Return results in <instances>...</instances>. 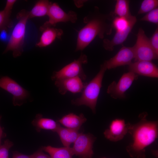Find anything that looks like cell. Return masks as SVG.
I'll return each instance as SVG.
<instances>
[{
    "label": "cell",
    "instance_id": "cell-2",
    "mask_svg": "<svg viewBox=\"0 0 158 158\" xmlns=\"http://www.w3.org/2000/svg\"><path fill=\"white\" fill-rule=\"evenodd\" d=\"M115 17L111 13L109 16L97 14L90 20H86V24L78 32L75 51L84 49L97 36L101 39L105 34L110 35L113 28L111 23L107 22Z\"/></svg>",
    "mask_w": 158,
    "mask_h": 158
},
{
    "label": "cell",
    "instance_id": "cell-17",
    "mask_svg": "<svg viewBox=\"0 0 158 158\" xmlns=\"http://www.w3.org/2000/svg\"><path fill=\"white\" fill-rule=\"evenodd\" d=\"M87 119L83 114L77 115L73 113H69L63 116L57 121L68 128L79 130Z\"/></svg>",
    "mask_w": 158,
    "mask_h": 158
},
{
    "label": "cell",
    "instance_id": "cell-9",
    "mask_svg": "<svg viewBox=\"0 0 158 158\" xmlns=\"http://www.w3.org/2000/svg\"><path fill=\"white\" fill-rule=\"evenodd\" d=\"M95 138L90 134L80 133L71 148L72 154L80 158H92L93 154V143Z\"/></svg>",
    "mask_w": 158,
    "mask_h": 158
},
{
    "label": "cell",
    "instance_id": "cell-32",
    "mask_svg": "<svg viewBox=\"0 0 158 158\" xmlns=\"http://www.w3.org/2000/svg\"><path fill=\"white\" fill-rule=\"evenodd\" d=\"M12 158H32V154L27 155L14 152H13Z\"/></svg>",
    "mask_w": 158,
    "mask_h": 158
},
{
    "label": "cell",
    "instance_id": "cell-34",
    "mask_svg": "<svg viewBox=\"0 0 158 158\" xmlns=\"http://www.w3.org/2000/svg\"><path fill=\"white\" fill-rule=\"evenodd\" d=\"M142 158H146V156L145 154H144L142 157Z\"/></svg>",
    "mask_w": 158,
    "mask_h": 158
},
{
    "label": "cell",
    "instance_id": "cell-31",
    "mask_svg": "<svg viewBox=\"0 0 158 158\" xmlns=\"http://www.w3.org/2000/svg\"><path fill=\"white\" fill-rule=\"evenodd\" d=\"M42 149L38 150L32 154V158H51L50 157L44 154Z\"/></svg>",
    "mask_w": 158,
    "mask_h": 158
},
{
    "label": "cell",
    "instance_id": "cell-27",
    "mask_svg": "<svg viewBox=\"0 0 158 158\" xmlns=\"http://www.w3.org/2000/svg\"><path fill=\"white\" fill-rule=\"evenodd\" d=\"M13 145V143L7 139L4 144L0 145V158H8V152L10 149Z\"/></svg>",
    "mask_w": 158,
    "mask_h": 158
},
{
    "label": "cell",
    "instance_id": "cell-26",
    "mask_svg": "<svg viewBox=\"0 0 158 158\" xmlns=\"http://www.w3.org/2000/svg\"><path fill=\"white\" fill-rule=\"evenodd\" d=\"M140 20L147 21L158 25V8L147 13L145 15L140 19Z\"/></svg>",
    "mask_w": 158,
    "mask_h": 158
},
{
    "label": "cell",
    "instance_id": "cell-33",
    "mask_svg": "<svg viewBox=\"0 0 158 158\" xmlns=\"http://www.w3.org/2000/svg\"><path fill=\"white\" fill-rule=\"evenodd\" d=\"M1 116L0 115V121L1 118ZM5 135L4 133H3L2 129L0 125V145H1V140L2 138Z\"/></svg>",
    "mask_w": 158,
    "mask_h": 158
},
{
    "label": "cell",
    "instance_id": "cell-11",
    "mask_svg": "<svg viewBox=\"0 0 158 158\" xmlns=\"http://www.w3.org/2000/svg\"><path fill=\"white\" fill-rule=\"evenodd\" d=\"M134 58L133 47L123 46L114 57L105 60L102 65L107 70L111 69L121 66L129 65Z\"/></svg>",
    "mask_w": 158,
    "mask_h": 158
},
{
    "label": "cell",
    "instance_id": "cell-12",
    "mask_svg": "<svg viewBox=\"0 0 158 158\" xmlns=\"http://www.w3.org/2000/svg\"><path fill=\"white\" fill-rule=\"evenodd\" d=\"M130 124L129 123H126L123 119H114L111 123L109 128L104 131V136L113 142L120 140L128 133Z\"/></svg>",
    "mask_w": 158,
    "mask_h": 158
},
{
    "label": "cell",
    "instance_id": "cell-24",
    "mask_svg": "<svg viewBox=\"0 0 158 158\" xmlns=\"http://www.w3.org/2000/svg\"><path fill=\"white\" fill-rule=\"evenodd\" d=\"M158 0H144L142 2L138 14H144L158 8Z\"/></svg>",
    "mask_w": 158,
    "mask_h": 158
},
{
    "label": "cell",
    "instance_id": "cell-14",
    "mask_svg": "<svg viewBox=\"0 0 158 158\" xmlns=\"http://www.w3.org/2000/svg\"><path fill=\"white\" fill-rule=\"evenodd\" d=\"M136 21V17L132 15L130 18L129 24L126 29L116 31L111 40L105 39L103 40V46L104 48L107 51H112L115 46L123 43L126 40Z\"/></svg>",
    "mask_w": 158,
    "mask_h": 158
},
{
    "label": "cell",
    "instance_id": "cell-13",
    "mask_svg": "<svg viewBox=\"0 0 158 158\" xmlns=\"http://www.w3.org/2000/svg\"><path fill=\"white\" fill-rule=\"evenodd\" d=\"M54 82L59 93L62 95H65L68 91L73 93L80 92L83 90L87 84L83 82L78 77L58 79Z\"/></svg>",
    "mask_w": 158,
    "mask_h": 158
},
{
    "label": "cell",
    "instance_id": "cell-3",
    "mask_svg": "<svg viewBox=\"0 0 158 158\" xmlns=\"http://www.w3.org/2000/svg\"><path fill=\"white\" fill-rule=\"evenodd\" d=\"M107 70L102 64L99 71L89 83H87L81 96L72 100V103L77 106L86 105L90 108L93 112H96L97 99L102 86L104 74Z\"/></svg>",
    "mask_w": 158,
    "mask_h": 158
},
{
    "label": "cell",
    "instance_id": "cell-15",
    "mask_svg": "<svg viewBox=\"0 0 158 158\" xmlns=\"http://www.w3.org/2000/svg\"><path fill=\"white\" fill-rule=\"evenodd\" d=\"M128 69L129 71L138 75L152 78L158 77V68L151 61H141L132 62L128 65Z\"/></svg>",
    "mask_w": 158,
    "mask_h": 158
},
{
    "label": "cell",
    "instance_id": "cell-20",
    "mask_svg": "<svg viewBox=\"0 0 158 158\" xmlns=\"http://www.w3.org/2000/svg\"><path fill=\"white\" fill-rule=\"evenodd\" d=\"M42 150L48 153L51 158H72L71 147H55L50 146L44 147Z\"/></svg>",
    "mask_w": 158,
    "mask_h": 158
},
{
    "label": "cell",
    "instance_id": "cell-1",
    "mask_svg": "<svg viewBox=\"0 0 158 158\" xmlns=\"http://www.w3.org/2000/svg\"><path fill=\"white\" fill-rule=\"evenodd\" d=\"M147 114H140L137 123L131 124L128 132L132 138V142L126 147V150L132 158H142L145 154V148L153 143L158 135L157 121H149Z\"/></svg>",
    "mask_w": 158,
    "mask_h": 158
},
{
    "label": "cell",
    "instance_id": "cell-21",
    "mask_svg": "<svg viewBox=\"0 0 158 158\" xmlns=\"http://www.w3.org/2000/svg\"><path fill=\"white\" fill-rule=\"evenodd\" d=\"M50 3L47 0L37 1L31 10L28 11L29 19L47 15Z\"/></svg>",
    "mask_w": 158,
    "mask_h": 158
},
{
    "label": "cell",
    "instance_id": "cell-4",
    "mask_svg": "<svg viewBox=\"0 0 158 158\" xmlns=\"http://www.w3.org/2000/svg\"><path fill=\"white\" fill-rule=\"evenodd\" d=\"M18 21L15 26L4 52L9 51H13V56L17 57L21 55L23 51L26 31V25L29 19L28 11L22 10L18 13Z\"/></svg>",
    "mask_w": 158,
    "mask_h": 158
},
{
    "label": "cell",
    "instance_id": "cell-5",
    "mask_svg": "<svg viewBox=\"0 0 158 158\" xmlns=\"http://www.w3.org/2000/svg\"><path fill=\"white\" fill-rule=\"evenodd\" d=\"M137 39L133 47L135 54V61H152L158 59V54L152 47L150 39L147 37L143 30L140 28L136 35Z\"/></svg>",
    "mask_w": 158,
    "mask_h": 158
},
{
    "label": "cell",
    "instance_id": "cell-30",
    "mask_svg": "<svg viewBox=\"0 0 158 158\" xmlns=\"http://www.w3.org/2000/svg\"><path fill=\"white\" fill-rule=\"evenodd\" d=\"M16 1V0H7L5 6L4 10L7 12L11 13L13 6Z\"/></svg>",
    "mask_w": 158,
    "mask_h": 158
},
{
    "label": "cell",
    "instance_id": "cell-19",
    "mask_svg": "<svg viewBox=\"0 0 158 158\" xmlns=\"http://www.w3.org/2000/svg\"><path fill=\"white\" fill-rule=\"evenodd\" d=\"M78 130L60 126L56 132L59 135L63 146L65 147H70V145L74 143L78 137L80 133Z\"/></svg>",
    "mask_w": 158,
    "mask_h": 158
},
{
    "label": "cell",
    "instance_id": "cell-6",
    "mask_svg": "<svg viewBox=\"0 0 158 158\" xmlns=\"http://www.w3.org/2000/svg\"><path fill=\"white\" fill-rule=\"evenodd\" d=\"M87 56L82 53L76 60L64 66L58 71L53 72L51 79L53 80L62 79L78 77L83 81L86 79L87 76L82 68L83 64L87 63Z\"/></svg>",
    "mask_w": 158,
    "mask_h": 158
},
{
    "label": "cell",
    "instance_id": "cell-8",
    "mask_svg": "<svg viewBox=\"0 0 158 158\" xmlns=\"http://www.w3.org/2000/svg\"><path fill=\"white\" fill-rule=\"evenodd\" d=\"M138 78V75L131 72L123 74L117 83L114 81L108 87L107 92L113 98L125 97V93L133 82Z\"/></svg>",
    "mask_w": 158,
    "mask_h": 158
},
{
    "label": "cell",
    "instance_id": "cell-25",
    "mask_svg": "<svg viewBox=\"0 0 158 158\" xmlns=\"http://www.w3.org/2000/svg\"><path fill=\"white\" fill-rule=\"evenodd\" d=\"M11 13L4 10L0 11V31L11 26L12 22L10 18Z\"/></svg>",
    "mask_w": 158,
    "mask_h": 158
},
{
    "label": "cell",
    "instance_id": "cell-10",
    "mask_svg": "<svg viewBox=\"0 0 158 158\" xmlns=\"http://www.w3.org/2000/svg\"><path fill=\"white\" fill-rule=\"evenodd\" d=\"M0 87L12 95L13 102L15 106L22 104L30 96L28 91L7 76L0 79Z\"/></svg>",
    "mask_w": 158,
    "mask_h": 158
},
{
    "label": "cell",
    "instance_id": "cell-18",
    "mask_svg": "<svg viewBox=\"0 0 158 158\" xmlns=\"http://www.w3.org/2000/svg\"><path fill=\"white\" fill-rule=\"evenodd\" d=\"M32 123L38 131L41 129H45L56 132L60 126L58 122L51 119L43 118L42 115L40 114L36 115Z\"/></svg>",
    "mask_w": 158,
    "mask_h": 158
},
{
    "label": "cell",
    "instance_id": "cell-28",
    "mask_svg": "<svg viewBox=\"0 0 158 158\" xmlns=\"http://www.w3.org/2000/svg\"><path fill=\"white\" fill-rule=\"evenodd\" d=\"M151 45L155 51L158 54V28H157L150 39Z\"/></svg>",
    "mask_w": 158,
    "mask_h": 158
},
{
    "label": "cell",
    "instance_id": "cell-22",
    "mask_svg": "<svg viewBox=\"0 0 158 158\" xmlns=\"http://www.w3.org/2000/svg\"><path fill=\"white\" fill-rule=\"evenodd\" d=\"M129 1L117 0L112 14L115 16L128 18L132 15L129 9Z\"/></svg>",
    "mask_w": 158,
    "mask_h": 158
},
{
    "label": "cell",
    "instance_id": "cell-16",
    "mask_svg": "<svg viewBox=\"0 0 158 158\" xmlns=\"http://www.w3.org/2000/svg\"><path fill=\"white\" fill-rule=\"evenodd\" d=\"M42 32L39 42L36 44L37 47H43L47 46L56 38L61 39L63 34L62 30L54 27L46 28Z\"/></svg>",
    "mask_w": 158,
    "mask_h": 158
},
{
    "label": "cell",
    "instance_id": "cell-7",
    "mask_svg": "<svg viewBox=\"0 0 158 158\" xmlns=\"http://www.w3.org/2000/svg\"><path fill=\"white\" fill-rule=\"evenodd\" d=\"M47 15L49 17L48 20L40 28V30L42 32L46 28L55 27L56 24L59 23L70 21L75 23L77 20V15L75 12L70 11L67 13L56 3L51 2Z\"/></svg>",
    "mask_w": 158,
    "mask_h": 158
},
{
    "label": "cell",
    "instance_id": "cell-35",
    "mask_svg": "<svg viewBox=\"0 0 158 158\" xmlns=\"http://www.w3.org/2000/svg\"><path fill=\"white\" fill-rule=\"evenodd\" d=\"M105 158V157H103V158Z\"/></svg>",
    "mask_w": 158,
    "mask_h": 158
},
{
    "label": "cell",
    "instance_id": "cell-23",
    "mask_svg": "<svg viewBox=\"0 0 158 158\" xmlns=\"http://www.w3.org/2000/svg\"><path fill=\"white\" fill-rule=\"evenodd\" d=\"M131 16L128 18L115 17L112 21V26L113 28L116 31L126 29L129 24L130 18Z\"/></svg>",
    "mask_w": 158,
    "mask_h": 158
},
{
    "label": "cell",
    "instance_id": "cell-29",
    "mask_svg": "<svg viewBox=\"0 0 158 158\" xmlns=\"http://www.w3.org/2000/svg\"><path fill=\"white\" fill-rule=\"evenodd\" d=\"M0 33V40L5 42L9 40L10 36L7 28H4L1 31Z\"/></svg>",
    "mask_w": 158,
    "mask_h": 158
}]
</instances>
